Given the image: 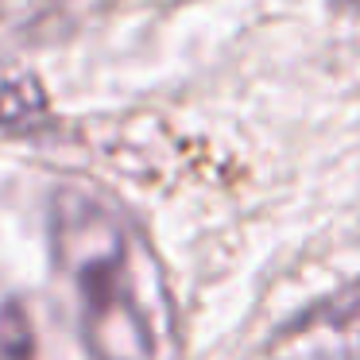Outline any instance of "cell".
<instances>
[{
  "label": "cell",
  "mask_w": 360,
  "mask_h": 360,
  "mask_svg": "<svg viewBox=\"0 0 360 360\" xmlns=\"http://www.w3.org/2000/svg\"><path fill=\"white\" fill-rule=\"evenodd\" d=\"M51 248L74 290L94 360H155L163 302L132 225L97 194L63 186L51 205Z\"/></svg>",
  "instance_id": "6da1fadb"
},
{
  "label": "cell",
  "mask_w": 360,
  "mask_h": 360,
  "mask_svg": "<svg viewBox=\"0 0 360 360\" xmlns=\"http://www.w3.org/2000/svg\"><path fill=\"white\" fill-rule=\"evenodd\" d=\"M39 112H43V94H39V86H35L32 78L0 89V120H4V124H20V128H24L27 120L39 117Z\"/></svg>",
  "instance_id": "7a4b0ae2"
},
{
  "label": "cell",
  "mask_w": 360,
  "mask_h": 360,
  "mask_svg": "<svg viewBox=\"0 0 360 360\" xmlns=\"http://www.w3.org/2000/svg\"><path fill=\"white\" fill-rule=\"evenodd\" d=\"M16 24H24L20 8H4V4H0V35L8 32V27H16Z\"/></svg>",
  "instance_id": "3957f363"
},
{
  "label": "cell",
  "mask_w": 360,
  "mask_h": 360,
  "mask_svg": "<svg viewBox=\"0 0 360 360\" xmlns=\"http://www.w3.org/2000/svg\"><path fill=\"white\" fill-rule=\"evenodd\" d=\"M345 8H352V12H360V0H341Z\"/></svg>",
  "instance_id": "277c9868"
}]
</instances>
